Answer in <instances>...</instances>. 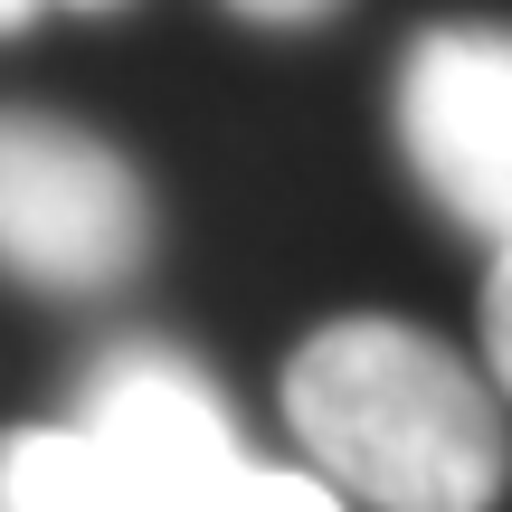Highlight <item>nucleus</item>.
Returning a JSON list of instances; mask_svg holds the SVG:
<instances>
[{
  "label": "nucleus",
  "mask_w": 512,
  "mask_h": 512,
  "mask_svg": "<svg viewBox=\"0 0 512 512\" xmlns=\"http://www.w3.org/2000/svg\"><path fill=\"white\" fill-rule=\"evenodd\" d=\"M57 10H114V0H57Z\"/></svg>",
  "instance_id": "10"
},
{
  "label": "nucleus",
  "mask_w": 512,
  "mask_h": 512,
  "mask_svg": "<svg viewBox=\"0 0 512 512\" xmlns=\"http://www.w3.org/2000/svg\"><path fill=\"white\" fill-rule=\"evenodd\" d=\"M143 171L67 114L0 105V275L38 294H105L143 266Z\"/></svg>",
  "instance_id": "3"
},
{
  "label": "nucleus",
  "mask_w": 512,
  "mask_h": 512,
  "mask_svg": "<svg viewBox=\"0 0 512 512\" xmlns=\"http://www.w3.org/2000/svg\"><path fill=\"white\" fill-rule=\"evenodd\" d=\"M399 152L456 228L512 247V29L446 19L399 57Z\"/></svg>",
  "instance_id": "4"
},
{
  "label": "nucleus",
  "mask_w": 512,
  "mask_h": 512,
  "mask_svg": "<svg viewBox=\"0 0 512 512\" xmlns=\"http://www.w3.org/2000/svg\"><path fill=\"white\" fill-rule=\"evenodd\" d=\"M228 10H238L247 29H323L342 0H228Z\"/></svg>",
  "instance_id": "8"
},
{
  "label": "nucleus",
  "mask_w": 512,
  "mask_h": 512,
  "mask_svg": "<svg viewBox=\"0 0 512 512\" xmlns=\"http://www.w3.org/2000/svg\"><path fill=\"white\" fill-rule=\"evenodd\" d=\"M285 427L370 512H484L512 484L503 408L437 332L342 313L285 351Z\"/></svg>",
  "instance_id": "1"
},
{
  "label": "nucleus",
  "mask_w": 512,
  "mask_h": 512,
  "mask_svg": "<svg viewBox=\"0 0 512 512\" xmlns=\"http://www.w3.org/2000/svg\"><path fill=\"white\" fill-rule=\"evenodd\" d=\"M76 437L95 456L105 512H238L256 456L238 446V418L171 342H124L86 370Z\"/></svg>",
  "instance_id": "2"
},
{
  "label": "nucleus",
  "mask_w": 512,
  "mask_h": 512,
  "mask_svg": "<svg viewBox=\"0 0 512 512\" xmlns=\"http://www.w3.org/2000/svg\"><path fill=\"white\" fill-rule=\"evenodd\" d=\"M38 10H48V0H0V38H19V29H29Z\"/></svg>",
  "instance_id": "9"
},
{
  "label": "nucleus",
  "mask_w": 512,
  "mask_h": 512,
  "mask_svg": "<svg viewBox=\"0 0 512 512\" xmlns=\"http://www.w3.org/2000/svg\"><path fill=\"white\" fill-rule=\"evenodd\" d=\"M484 370L512 399V247H494V275H484Z\"/></svg>",
  "instance_id": "7"
},
{
  "label": "nucleus",
  "mask_w": 512,
  "mask_h": 512,
  "mask_svg": "<svg viewBox=\"0 0 512 512\" xmlns=\"http://www.w3.org/2000/svg\"><path fill=\"white\" fill-rule=\"evenodd\" d=\"M238 512H351V503L332 494V484L313 475V465H256Z\"/></svg>",
  "instance_id": "6"
},
{
  "label": "nucleus",
  "mask_w": 512,
  "mask_h": 512,
  "mask_svg": "<svg viewBox=\"0 0 512 512\" xmlns=\"http://www.w3.org/2000/svg\"><path fill=\"white\" fill-rule=\"evenodd\" d=\"M0 512H105L86 437L76 427H10L0 437Z\"/></svg>",
  "instance_id": "5"
}]
</instances>
